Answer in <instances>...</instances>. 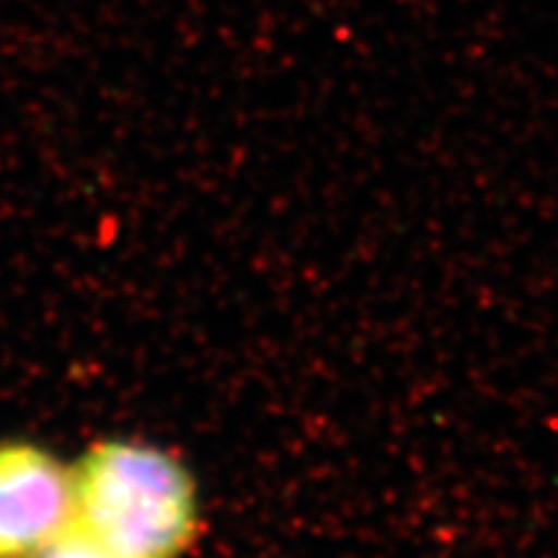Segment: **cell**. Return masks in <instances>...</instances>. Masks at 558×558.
I'll return each mask as SVG.
<instances>
[{
  "mask_svg": "<svg viewBox=\"0 0 558 558\" xmlns=\"http://www.w3.org/2000/svg\"><path fill=\"white\" fill-rule=\"evenodd\" d=\"M75 525L109 558H181L199 527L184 460L137 439H101L73 465Z\"/></svg>",
  "mask_w": 558,
  "mask_h": 558,
  "instance_id": "obj_1",
  "label": "cell"
},
{
  "mask_svg": "<svg viewBox=\"0 0 558 558\" xmlns=\"http://www.w3.org/2000/svg\"><path fill=\"white\" fill-rule=\"evenodd\" d=\"M73 522V469L41 445L0 442V558H34Z\"/></svg>",
  "mask_w": 558,
  "mask_h": 558,
  "instance_id": "obj_2",
  "label": "cell"
},
{
  "mask_svg": "<svg viewBox=\"0 0 558 558\" xmlns=\"http://www.w3.org/2000/svg\"><path fill=\"white\" fill-rule=\"evenodd\" d=\"M34 558H109V556L104 554V550L73 522L60 538H54L50 546L39 550Z\"/></svg>",
  "mask_w": 558,
  "mask_h": 558,
  "instance_id": "obj_3",
  "label": "cell"
}]
</instances>
